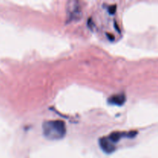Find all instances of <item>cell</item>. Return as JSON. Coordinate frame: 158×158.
I'll use <instances>...</instances> for the list:
<instances>
[{
	"instance_id": "obj_1",
	"label": "cell",
	"mask_w": 158,
	"mask_h": 158,
	"mask_svg": "<svg viewBox=\"0 0 158 158\" xmlns=\"http://www.w3.org/2000/svg\"><path fill=\"white\" fill-rule=\"evenodd\" d=\"M43 132L45 136L50 140L60 139L66 134L64 123L59 120L46 122L43 125Z\"/></svg>"
}]
</instances>
